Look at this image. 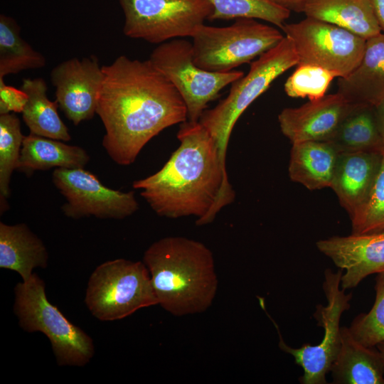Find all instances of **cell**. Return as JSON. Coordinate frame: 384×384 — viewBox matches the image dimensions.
<instances>
[{
    "label": "cell",
    "mask_w": 384,
    "mask_h": 384,
    "mask_svg": "<svg viewBox=\"0 0 384 384\" xmlns=\"http://www.w3.org/2000/svg\"><path fill=\"white\" fill-rule=\"evenodd\" d=\"M96 114L105 129L102 146L118 165L128 166L161 131L188 119L173 84L151 63L120 55L102 66Z\"/></svg>",
    "instance_id": "obj_1"
},
{
    "label": "cell",
    "mask_w": 384,
    "mask_h": 384,
    "mask_svg": "<svg viewBox=\"0 0 384 384\" xmlns=\"http://www.w3.org/2000/svg\"><path fill=\"white\" fill-rule=\"evenodd\" d=\"M177 138L180 144L164 166L132 186L159 216H194L197 225L210 223L235 198L227 170L213 137L199 122L181 123Z\"/></svg>",
    "instance_id": "obj_2"
},
{
    "label": "cell",
    "mask_w": 384,
    "mask_h": 384,
    "mask_svg": "<svg viewBox=\"0 0 384 384\" xmlns=\"http://www.w3.org/2000/svg\"><path fill=\"white\" fill-rule=\"evenodd\" d=\"M143 262L158 304L169 313L194 314L211 306L218 281L213 253L203 243L180 236L163 238L146 249Z\"/></svg>",
    "instance_id": "obj_3"
},
{
    "label": "cell",
    "mask_w": 384,
    "mask_h": 384,
    "mask_svg": "<svg viewBox=\"0 0 384 384\" xmlns=\"http://www.w3.org/2000/svg\"><path fill=\"white\" fill-rule=\"evenodd\" d=\"M14 312L23 331L46 336L58 366H84L95 355L92 338L48 301L45 282L36 273L16 284Z\"/></svg>",
    "instance_id": "obj_4"
},
{
    "label": "cell",
    "mask_w": 384,
    "mask_h": 384,
    "mask_svg": "<svg viewBox=\"0 0 384 384\" xmlns=\"http://www.w3.org/2000/svg\"><path fill=\"white\" fill-rule=\"evenodd\" d=\"M298 63L293 43L284 36L278 45L251 63L248 73L231 84L225 99L203 112L198 122L215 142L225 169L230 137L240 115L275 79Z\"/></svg>",
    "instance_id": "obj_5"
},
{
    "label": "cell",
    "mask_w": 384,
    "mask_h": 384,
    "mask_svg": "<svg viewBox=\"0 0 384 384\" xmlns=\"http://www.w3.org/2000/svg\"><path fill=\"white\" fill-rule=\"evenodd\" d=\"M85 303L92 315L103 321L119 320L158 304L143 261L122 258L95 269L87 282Z\"/></svg>",
    "instance_id": "obj_6"
},
{
    "label": "cell",
    "mask_w": 384,
    "mask_h": 384,
    "mask_svg": "<svg viewBox=\"0 0 384 384\" xmlns=\"http://www.w3.org/2000/svg\"><path fill=\"white\" fill-rule=\"evenodd\" d=\"M284 36L256 19L238 18L230 26L203 24L193 36L196 65L211 72H228L278 45Z\"/></svg>",
    "instance_id": "obj_7"
},
{
    "label": "cell",
    "mask_w": 384,
    "mask_h": 384,
    "mask_svg": "<svg viewBox=\"0 0 384 384\" xmlns=\"http://www.w3.org/2000/svg\"><path fill=\"white\" fill-rule=\"evenodd\" d=\"M151 63L173 84L181 95L188 121L197 122L208 104L220 92L244 75L239 70L211 72L193 61L192 43L174 39L159 44L150 54Z\"/></svg>",
    "instance_id": "obj_8"
},
{
    "label": "cell",
    "mask_w": 384,
    "mask_h": 384,
    "mask_svg": "<svg viewBox=\"0 0 384 384\" xmlns=\"http://www.w3.org/2000/svg\"><path fill=\"white\" fill-rule=\"evenodd\" d=\"M124 14L123 33L161 44L195 35L213 12L206 0H119Z\"/></svg>",
    "instance_id": "obj_9"
},
{
    "label": "cell",
    "mask_w": 384,
    "mask_h": 384,
    "mask_svg": "<svg viewBox=\"0 0 384 384\" xmlns=\"http://www.w3.org/2000/svg\"><path fill=\"white\" fill-rule=\"evenodd\" d=\"M293 43L298 64L317 65L338 78L351 73L361 62L366 40L346 29L311 18L281 28Z\"/></svg>",
    "instance_id": "obj_10"
},
{
    "label": "cell",
    "mask_w": 384,
    "mask_h": 384,
    "mask_svg": "<svg viewBox=\"0 0 384 384\" xmlns=\"http://www.w3.org/2000/svg\"><path fill=\"white\" fill-rule=\"evenodd\" d=\"M343 270L340 269L334 272L331 269L324 272L323 289L325 293L327 305L316 306L314 316L317 325L322 326L324 335L321 341L315 346L304 344L294 348L288 346L283 340L279 329L274 323L279 334V347L287 353L292 355L296 364L304 370L303 375L299 378L302 384H326V375L336 358L341 347L340 321L343 311L349 309L352 292L346 294L341 287V279Z\"/></svg>",
    "instance_id": "obj_11"
},
{
    "label": "cell",
    "mask_w": 384,
    "mask_h": 384,
    "mask_svg": "<svg viewBox=\"0 0 384 384\" xmlns=\"http://www.w3.org/2000/svg\"><path fill=\"white\" fill-rule=\"evenodd\" d=\"M52 181L66 201L61 210L70 218L93 216L121 220L139 209L134 191L110 188L84 168H55Z\"/></svg>",
    "instance_id": "obj_12"
},
{
    "label": "cell",
    "mask_w": 384,
    "mask_h": 384,
    "mask_svg": "<svg viewBox=\"0 0 384 384\" xmlns=\"http://www.w3.org/2000/svg\"><path fill=\"white\" fill-rule=\"evenodd\" d=\"M58 106L75 125L96 114L104 79L102 66L95 55L73 58L57 65L50 73Z\"/></svg>",
    "instance_id": "obj_13"
},
{
    "label": "cell",
    "mask_w": 384,
    "mask_h": 384,
    "mask_svg": "<svg viewBox=\"0 0 384 384\" xmlns=\"http://www.w3.org/2000/svg\"><path fill=\"white\" fill-rule=\"evenodd\" d=\"M318 250L344 270L341 287H356L368 275L384 272V230L333 236L316 242Z\"/></svg>",
    "instance_id": "obj_14"
},
{
    "label": "cell",
    "mask_w": 384,
    "mask_h": 384,
    "mask_svg": "<svg viewBox=\"0 0 384 384\" xmlns=\"http://www.w3.org/2000/svg\"><path fill=\"white\" fill-rule=\"evenodd\" d=\"M353 106L337 92L298 107H287L278 115L280 129L292 144L327 142Z\"/></svg>",
    "instance_id": "obj_15"
},
{
    "label": "cell",
    "mask_w": 384,
    "mask_h": 384,
    "mask_svg": "<svg viewBox=\"0 0 384 384\" xmlns=\"http://www.w3.org/2000/svg\"><path fill=\"white\" fill-rule=\"evenodd\" d=\"M380 151L341 153L338 156L331 188L352 218L363 206L378 172Z\"/></svg>",
    "instance_id": "obj_16"
},
{
    "label": "cell",
    "mask_w": 384,
    "mask_h": 384,
    "mask_svg": "<svg viewBox=\"0 0 384 384\" xmlns=\"http://www.w3.org/2000/svg\"><path fill=\"white\" fill-rule=\"evenodd\" d=\"M338 92L351 104L375 107L384 98V33L366 40L358 66L339 78Z\"/></svg>",
    "instance_id": "obj_17"
},
{
    "label": "cell",
    "mask_w": 384,
    "mask_h": 384,
    "mask_svg": "<svg viewBox=\"0 0 384 384\" xmlns=\"http://www.w3.org/2000/svg\"><path fill=\"white\" fill-rule=\"evenodd\" d=\"M329 371L336 384H384V358L379 351L357 341L341 327V347Z\"/></svg>",
    "instance_id": "obj_18"
},
{
    "label": "cell",
    "mask_w": 384,
    "mask_h": 384,
    "mask_svg": "<svg viewBox=\"0 0 384 384\" xmlns=\"http://www.w3.org/2000/svg\"><path fill=\"white\" fill-rule=\"evenodd\" d=\"M48 253L43 242L25 223H0V267L28 280L36 267L46 268Z\"/></svg>",
    "instance_id": "obj_19"
},
{
    "label": "cell",
    "mask_w": 384,
    "mask_h": 384,
    "mask_svg": "<svg viewBox=\"0 0 384 384\" xmlns=\"http://www.w3.org/2000/svg\"><path fill=\"white\" fill-rule=\"evenodd\" d=\"M306 17L346 29L366 40L380 33L371 0H304Z\"/></svg>",
    "instance_id": "obj_20"
},
{
    "label": "cell",
    "mask_w": 384,
    "mask_h": 384,
    "mask_svg": "<svg viewBox=\"0 0 384 384\" xmlns=\"http://www.w3.org/2000/svg\"><path fill=\"white\" fill-rule=\"evenodd\" d=\"M338 154L329 142L292 144L289 176L309 190L331 187Z\"/></svg>",
    "instance_id": "obj_21"
},
{
    "label": "cell",
    "mask_w": 384,
    "mask_h": 384,
    "mask_svg": "<svg viewBox=\"0 0 384 384\" xmlns=\"http://www.w3.org/2000/svg\"><path fill=\"white\" fill-rule=\"evenodd\" d=\"M90 159L79 146L30 133L24 136L17 169L31 175L51 168H84Z\"/></svg>",
    "instance_id": "obj_22"
},
{
    "label": "cell",
    "mask_w": 384,
    "mask_h": 384,
    "mask_svg": "<svg viewBox=\"0 0 384 384\" xmlns=\"http://www.w3.org/2000/svg\"><path fill=\"white\" fill-rule=\"evenodd\" d=\"M21 89L28 97L22 117L30 133L64 142L70 141L71 137L68 127L58 114V102H52L47 97V85L44 79H24Z\"/></svg>",
    "instance_id": "obj_23"
},
{
    "label": "cell",
    "mask_w": 384,
    "mask_h": 384,
    "mask_svg": "<svg viewBox=\"0 0 384 384\" xmlns=\"http://www.w3.org/2000/svg\"><path fill=\"white\" fill-rule=\"evenodd\" d=\"M327 142H330L339 154L382 152L383 144L374 107L353 105L332 137Z\"/></svg>",
    "instance_id": "obj_24"
},
{
    "label": "cell",
    "mask_w": 384,
    "mask_h": 384,
    "mask_svg": "<svg viewBox=\"0 0 384 384\" xmlns=\"http://www.w3.org/2000/svg\"><path fill=\"white\" fill-rule=\"evenodd\" d=\"M13 18L0 15V78L46 65L43 54L35 50L20 35Z\"/></svg>",
    "instance_id": "obj_25"
},
{
    "label": "cell",
    "mask_w": 384,
    "mask_h": 384,
    "mask_svg": "<svg viewBox=\"0 0 384 384\" xmlns=\"http://www.w3.org/2000/svg\"><path fill=\"white\" fill-rule=\"evenodd\" d=\"M23 138L18 117L13 113L0 114L1 213L8 208L11 177L18 168Z\"/></svg>",
    "instance_id": "obj_26"
},
{
    "label": "cell",
    "mask_w": 384,
    "mask_h": 384,
    "mask_svg": "<svg viewBox=\"0 0 384 384\" xmlns=\"http://www.w3.org/2000/svg\"><path fill=\"white\" fill-rule=\"evenodd\" d=\"M213 8L208 20L261 19L282 28L290 11L270 0H206Z\"/></svg>",
    "instance_id": "obj_27"
},
{
    "label": "cell",
    "mask_w": 384,
    "mask_h": 384,
    "mask_svg": "<svg viewBox=\"0 0 384 384\" xmlns=\"http://www.w3.org/2000/svg\"><path fill=\"white\" fill-rule=\"evenodd\" d=\"M335 78H338L336 74L321 67L298 64L286 80L284 88L291 97H307L309 100H316L326 95Z\"/></svg>",
    "instance_id": "obj_28"
},
{
    "label": "cell",
    "mask_w": 384,
    "mask_h": 384,
    "mask_svg": "<svg viewBox=\"0 0 384 384\" xmlns=\"http://www.w3.org/2000/svg\"><path fill=\"white\" fill-rule=\"evenodd\" d=\"M375 299L371 309L358 315L349 329L354 338L368 347L384 341V272L375 279Z\"/></svg>",
    "instance_id": "obj_29"
},
{
    "label": "cell",
    "mask_w": 384,
    "mask_h": 384,
    "mask_svg": "<svg viewBox=\"0 0 384 384\" xmlns=\"http://www.w3.org/2000/svg\"><path fill=\"white\" fill-rule=\"evenodd\" d=\"M351 220L352 234L384 230V146L380 166L368 197Z\"/></svg>",
    "instance_id": "obj_30"
},
{
    "label": "cell",
    "mask_w": 384,
    "mask_h": 384,
    "mask_svg": "<svg viewBox=\"0 0 384 384\" xmlns=\"http://www.w3.org/2000/svg\"><path fill=\"white\" fill-rule=\"evenodd\" d=\"M28 95L21 89L6 85L0 78V114L11 112H23L28 101Z\"/></svg>",
    "instance_id": "obj_31"
},
{
    "label": "cell",
    "mask_w": 384,
    "mask_h": 384,
    "mask_svg": "<svg viewBox=\"0 0 384 384\" xmlns=\"http://www.w3.org/2000/svg\"><path fill=\"white\" fill-rule=\"evenodd\" d=\"M374 108L379 132L384 146V98Z\"/></svg>",
    "instance_id": "obj_32"
},
{
    "label": "cell",
    "mask_w": 384,
    "mask_h": 384,
    "mask_svg": "<svg viewBox=\"0 0 384 384\" xmlns=\"http://www.w3.org/2000/svg\"><path fill=\"white\" fill-rule=\"evenodd\" d=\"M371 2L379 26L384 33V0H371Z\"/></svg>",
    "instance_id": "obj_33"
},
{
    "label": "cell",
    "mask_w": 384,
    "mask_h": 384,
    "mask_svg": "<svg viewBox=\"0 0 384 384\" xmlns=\"http://www.w3.org/2000/svg\"><path fill=\"white\" fill-rule=\"evenodd\" d=\"M273 3L288 10L300 12L301 6L304 0H270Z\"/></svg>",
    "instance_id": "obj_34"
},
{
    "label": "cell",
    "mask_w": 384,
    "mask_h": 384,
    "mask_svg": "<svg viewBox=\"0 0 384 384\" xmlns=\"http://www.w3.org/2000/svg\"><path fill=\"white\" fill-rule=\"evenodd\" d=\"M375 347L377 348V349L379 351V352L380 353V354L384 358V341L378 343L375 346Z\"/></svg>",
    "instance_id": "obj_35"
}]
</instances>
